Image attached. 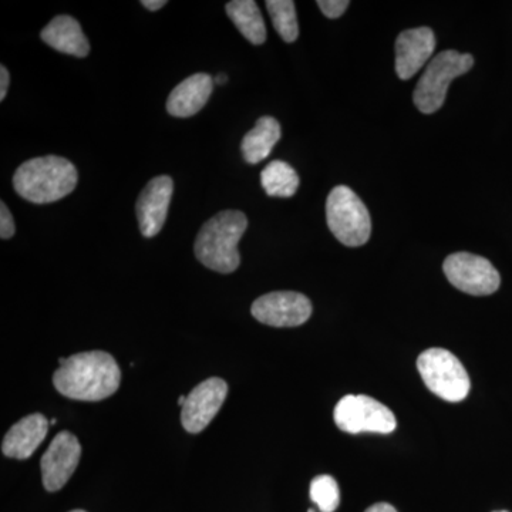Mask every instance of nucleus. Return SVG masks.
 I'll list each match as a JSON object with an SVG mask.
<instances>
[{
    "label": "nucleus",
    "instance_id": "nucleus-5",
    "mask_svg": "<svg viewBox=\"0 0 512 512\" xmlns=\"http://www.w3.org/2000/svg\"><path fill=\"white\" fill-rule=\"evenodd\" d=\"M474 66V57L457 50H444L427 66L414 90L413 100L424 114H433L443 107L448 86L456 77L466 74Z\"/></svg>",
    "mask_w": 512,
    "mask_h": 512
},
{
    "label": "nucleus",
    "instance_id": "nucleus-1",
    "mask_svg": "<svg viewBox=\"0 0 512 512\" xmlns=\"http://www.w3.org/2000/svg\"><path fill=\"white\" fill-rule=\"evenodd\" d=\"M121 370L116 359L107 352L77 353L60 359L53 375L57 392L80 402H100L119 390Z\"/></svg>",
    "mask_w": 512,
    "mask_h": 512
},
{
    "label": "nucleus",
    "instance_id": "nucleus-16",
    "mask_svg": "<svg viewBox=\"0 0 512 512\" xmlns=\"http://www.w3.org/2000/svg\"><path fill=\"white\" fill-rule=\"evenodd\" d=\"M43 42L64 55L87 57L90 45L82 26L72 16H56L40 33Z\"/></svg>",
    "mask_w": 512,
    "mask_h": 512
},
{
    "label": "nucleus",
    "instance_id": "nucleus-19",
    "mask_svg": "<svg viewBox=\"0 0 512 512\" xmlns=\"http://www.w3.org/2000/svg\"><path fill=\"white\" fill-rule=\"evenodd\" d=\"M261 184L269 197L291 198L299 188V175L285 161H272L261 173Z\"/></svg>",
    "mask_w": 512,
    "mask_h": 512
},
{
    "label": "nucleus",
    "instance_id": "nucleus-8",
    "mask_svg": "<svg viewBox=\"0 0 512 512\" xmlns=\"http://www.w3.org/2000/svg\"><path fill=\"white\" fill-rule=\"evenodd\" d=\"M443 269L448 282L468 295H493L500 288V274L483 256L457 252L447 256Z\"/></svg>",
    "mask_w": 512,
    "mask_h": 512
},
{
    "label": "nucleus",
    "instance_id": "nucleus-26",
    "mask_svg": "<svg viewBox=\"0 0 512 512\" xmlns=\"http://www.w3.org/2000/svg\"><path fill=\"white\" fill-rule=\"evenodd\" d=\"M366 512H397L396 508L393 505L387 503H379L372 505V507L367 508Z\"/></svg>",
    "mask_w": 512,
    "mask_h": 512
},
{
    "label": "nucleus",
    "instance_id": "nucleus-32",
    "mask_svg": "<svg viewBox=\"0 0 512 512\" xmlns=\"http://www.w3.org/2000/svg\"><path fill=\"white\" fill-rule=\"evenodd\" d=\"M500 512H508V511H500Z\"/></svg>",
    "mask_w": 512,
    "mask_h": 512
},
{
    "label": "nucleus",
    "instance_id": "nucleus-11",
    "mask_svg": "<svg viewBox=\"0 0 512 512\" xmlns=\"http://www.w3.org/2000/svg\"><path fill=\"white\" fill-rule=\"evenodd\" d=\"M82 457V446L70 431H62L53 439L42 460L43 485L49 493L62 490L72 478Z\"/></svg>",
    "mask_w": 512,
    "mask_h": 512
},
{
    "label": "nucleus",
    "instance_id": "nucleus-25",
    "mask_svg": "<svg viewBox=\"0 0 512 512\" xmlns=\"http://www.w3.org/2000/svg\"><path fill=\"white\" fill-rule=\"evenodd\" d=\"M144 8L151 10V12H156V10H160L163 6L167 5L165 0H143Z\"/></svg>",
    "mask_w": 512,
    "mask_h": 512
},
{
    "label": "nucleus",
    "instance_id": "nucleus-12",
    "mask_svg": "<svg viewBox=\"0 0 512 512\" xmlns=\"http://www.w3.org/2000/svg\"><path fill=\"white\" fill-rule=\"evenodd\" d=\"M173 192V178L160 175L153 178L138 195L136 212L138 225L144 237L153 238L160 234L167 220Z\"/></svg>",
    "mask_w": 512,
    "mask_h": 512
},
{
    "label": "nucleus",
    "instance_id": "nucleus-23",
    "mask_svg": "<svg viewBox=\"0 0 512 512\" xmlns=\"http://www.w3.org/2000/svg\"><path fill=\"white\" fill-rule=\"evenodd\" d=\"M15 231V220H13L9 208L6 207L5 202H0V237L2 239L12 238Z\"/></svg>",
    "mask_w": 512,
    "mask_h": 512
},
{
    "label": "nucleus",
    "instance_id": "nucleus-29",
    "mask_svg": "<svg viewBox=\"0 0 512 512\" xmlns=\"http://www.w3.org/2000/svg\"><path fill=\"white\" fill-rule=\"evenodd\" d=\"M56 423H57L56 419H53L52 421H50V424H56Z\"/></svg>",
    "mask_w": 512,
    "mask_h": 512
},
{
    "label": "nucleus",
    "instance_id": "nucleus-4",
    "mask_svg": "<svg viewBox=\"0 0 512 512\" xmlns=\"http://www.w3.org/2000/svg\"><path fill=\"white\" fill-rule=\"evenodd\" d=\"M326 220L332 234L346 247H362L372 234V220L365 202L346 185H338L330 191Z\"/></svg>",
    "mask_w": 512,
    "mask_h": 512
},
{
    "label": "nucleus",
    "instance_id": "nucleus-22",
    "mask_svg": "<svg viewBox=\"0 0 512 512\" xmlns=\"http://www.w3.org/2000/svg\"><path fill=\"white\" fill-rule=\"evenodd\" d=\"M316 5L319 6L326 18L338 19L346 12L350 3L348 0H318Z\"/></svg>",
    "mask_w": 512,
    "mask_h": 512
},
{
    "label": "nucleus",
    "instance_id": "nucleus-10",
    "mask_svg": "<svg viewBox=\"0 0 512 512\" xmlns=\"http://www.w3.org/2000/svg\"><path fill=\"white\" fill-rule=\"evenodd\" d=\"M227 394L228 384L220 377H211L198 384L188 394L181 410V423L184 429L191 434H198L207 429L220 412Z\"/></svg>",
    "mask_w": 512,
    "mask_h": 512
},
{
    "label": "nucleus",
    "instance_id": "nucleus-6",
    "mask_svg": "<svg viewBox=\"0 0 512 512\" xmlns=\"http://www.w3.org/2000/svg\"><path fill=\"white\" fill-rule=\"evenodd\" d=\"M421 379L430 392L450 403L463 402L470 393V377L453 353L433 348L417 359Z\"/></svg>",
    "mask_w": 512,
    "mask_h": 512
},
{
    "label": "nucleus",
    "instance_id": "nucleus-2",
    "mask_svg": "<svg viewBox=\"0 0 512 512\" xmlns=\"http://www.w3.org/2000/svg\"><path fill=\"white\" fill-rule=\"evenodd\" d=\"M248 228L244 212L227 210L205 222L195 239V256L220 274H232L241 264L238 244Z\"/></svg>",
    "mask_w": 512,
    "mask_h": 512
},
{
    "label": "nucleus",
    "instance_id": "nucleus-27",
    "mask_svg": "<svg viewBox=\"0 0 512 512\" xmlns=\"http://www.w3.org/2000/svg\"><path fill=\"white\" fill-rule=\"evenodd\" d=\"M227 80H228V77L225 76V74H218V76L215 77L214 82L218 83V84H224L225 82H227Z\"/></svg>",
    "mask_w": 512,
    "mask_h": 512
},
{
    "label": "nucleus",
    "instance_id": "nucleus-7",
    "mask_svg": "<svg viewBox=\"0 0 512 512\" xmlns=\"http://www.w3.org/2000/svg\"><path fill=\"white\" fill-rule=\"evenodd\" d=\"M336 426L349 434H390L396 430V416L389 407L365 394H349L335 407Z\"/></svg>",
    "mask_w": 512,
    "mask_h": 512
},
{
    "label": "nucleus",
    "instance_id": "nucleus-20",
    "mask_svg": "<svg viewBox=\"0 0 512 512\" xmlns=\"http://www.w3.org/2000/svg\"><path fill=\"white\" fill-rule=\"evenodd\" d=\"M266 9L278 35L286 43H293L299 36L298 16L292 0H268Z\"/></svg>",
    "mask_w": 512,
    "mask_h": 512
},
{
    "label": "nucleus",
    "instance_id": "nucleus-18",
    "mask_svg": "<svg viewBox=\"0 0 512 512\" xmlns=\"http://www.w3.org/2000/svg\"><path fill=\"white\" fill-rule=\"evenodd\" d=\"M228 18L237 26L241 35L252 45H262L266 40L265 20L254 0H232L225 6Z\"/></svg>",
    "mask_w": 512,
    "mask_h": 512
},
{
    "label": "nucleus",
    "instance_id": "nucleus-30",
    "mask_svg": "<svg viewBox=\"0 0 512 512\" xmlns=\"http://www.w3.org/2000/svg\"><path fill=\"white\" fill-rule=\"evenodd\" d=\"M70 512H87V511H84V510H74V511H70Z\"/></svg>",
    "mask_w": 512,
    "mask_h": 512
},
{
    "label": "nucleus",
    "instance_id": "nucleus-3",
    "mask_svg": "<svg viewBox=\"0 0 512 512\" xmlns=\"http://www.w3.org/2000/svg\"><path fill=\"white\" fill-rule=\"evenodd\" d=\"M79 174L76 167L63 157L32 158L20 165L13 185L20 197L33 204H50L72 194Z\"/></svg>",
    "mask_w": 512,
    "mask_h": 512
},
{
    "label": "nucleus",
    "instance_id": "nucleus-24",
    "mask_svg": "<svg viewBox=\"0 0 512 512\" xmlns=\"http://www.w3.org/2000/svg\"><path fill=\"white\" fill-rule=\"evenodd\" d=\"M9 83V70L5 66H0V101L5 100L6 94H8Z\"/></svg>",
    "mask_w": 512,
    "mask_h": 512
},
{
    "label": "nucleus",
    "instance_id": "nucleus-28",
    "mask_svg": "<svg viewBox=\"0 0 512 512\" xmlns=\"http://www.w3.org/2000/svg\"><path fill=\"white\" fill-rule=\"evenodd\" d=\"M185 400H187V396H180V399H178V404H180V406H184Z\"/></svg>",
    "mask_w": 512,
    "mask_h": 512
},
{
    "label": "nucleus",
    "instance_id": "nucleus-15",
    "mask_svg": "<svg viewBox=\"0 0 512 512\" xmlns=\"http://www.w3.org/2000/svg\"><path fill=\"white\" fill-rule=\"evenodd\" d=\"M214 90V79L207 73H195L178 84L167 100V111L178 119L195 116L204 109Z\"/></svg>",
    "mask_w": 512,
    "mask_h": 512
},
{
    "label": "nucleus",
    "instance_id": "nucleus-17",
    "mask_svg": "<svg viewBox=\"0 0 512 512\" xmlns=\"http://www.w3.org/2000/svg\"><path fill=\"white\" fill-rule=\"evenodd\" d=\"M281 124L274 117H261L242 140V154L248 164H258L268 158L272 148L281 140Z\"/></svg>",
    "mask_w": 512,
    "mask_h": 512
},
{
    "label": "nucleus",
    "instance_id": "nucleus-13",
    "mask_svg": "<svg viewBox=\"0 0 512 512\" xmlns=\"http://www.w3.org/2000/svg\"><path fill=\"white\" fill-rule=\"evenodd\" d=\"M436 49V36L430 28L404 30L396 40V73L402 80L412 79Z\"/></svg>",
    "mask_w": 512,
    "mask_h": 512
},
{
    "label": "nucleus",
    "instance_id": "nucleus-14",
    "mask_svg": "<svg viewBox=\"0 0 512 512\" xmlns=\"http://www.w3.org/2000/svg\"><path fill=\"white\" fill-rule=\"evenodd\" d=\"M50 421L43 414L23 417L6 433L2 453L15 460H28L49 433Z\"/></svg>",
    "mask_w": 512,
    "mask_h": 512
},
{
    "label": "nucleus",
    "instance_id": "nucleus-21",
    "mask_svg": "<svg viewBox=\"0 0 512 512\" xmlns=\"http://www.w3.org/2000/svg\"><path fill=\"white\" fill-rule=\"evenodd\" d=\"M311 498L322 512H333L340 504L339 485L335 478L323 474L313 478L311 483Z\"/></svg>",
    "mask_w": 512,
    "mask_h": 512
},
{
    "label": "nucleus",
    "instance_id": "nucleus-31",
    "mask_svg": "<svg viewBox=\"0 0 512 512\" xmlns=\"http://www.w3.org/2000/svg\"><path fill=\"white\" fill-rule=\"evenodd\" d=\"M308 512H315V511H313V510H309Z\"/></svg>",
    "mask_w": 512,
    "mask_h": 512
},
{
    "label": "nucleus",
    "instance_id": "nucleus-9",
    "mask_svg": "<svg viewBox=\"0 0 512 512\" xmlns=\"http://www.w3.org/2000/svg\"><path fill=\"white\" fill-rule=\"evenodd\" d=\"M251 313L264 325L274 328H296L311 318L312 303L302 293L271 292L252 303Z\"/></svg>",
    "mask_w": 512,
    "mask_h": 512
}]
</instances>
